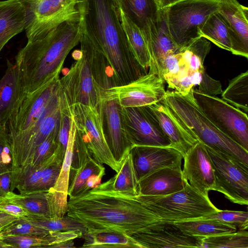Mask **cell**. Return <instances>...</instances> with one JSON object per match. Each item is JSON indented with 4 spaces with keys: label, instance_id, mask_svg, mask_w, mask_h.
<instances>
[{
    "label": "cell",
    "instance_id": "cell-34",
    "mask_svg": "<svg viewBox=\"0 0 248 248\" xmlns=\"http://www.w3.org/2000/svg\"><path fill=\"white\" fill-rule=\"evenodd\" d=\"M174 223L186 234L201 239L237 231L234 225L212 220L199 218Z\"/></svg>",
    "mask_w": 248,
    "mask_h": 248
},
{
    "label": "cell",
    "instance_id": "cell-32",
    "mask_svg": "<svg viewBox=\"0 0 248 248\" xmlns=\"http://www.w3.org/2000/svg\"><path fill=\"white\" fill-rule=\"evenodd\" d=\"M116 174L96 187L130 195H139V181L133 167L130 154L127 155Z\"/></svg>",
    "mask_w": 248,
    "mask_h": 248
},
{
    "label": "cell",
    "instance_id": "cell-50",
    "mask_svg": "<svg viewBox=\"0 0 248 248\" xmlns=\"http://www.w3.org/2000/svg\"><path fill=\"white\" fill-rule=\"evenodd\" d=\"M182 0H158L162 9L166 8Z\"/></svg>",
    "mask_w": 248,
    "mask_h": 248
},
{
    "label": "cell",
    "instance_id": "cell-33",
    "mask_svg": "<svg viewBox=\"0 0 248 248\" xmlns=\"http://www.w3.org/2000/svg\"><path fill=\"white\" fill-rule=\"evenodd\" d=\"M117 10L120 20L136 60L141 66L147 69L152 61L146 42L141 31L120 8H117Z\"/></svg>",
    "mask_w": 248,
    "mask_h": 248
},
{
    "label": "cell",
    "instance_id": "cell-1",
    "mask_svg": "<svg viewBox=\"0 0 248 248\" xmlns=\"http://www.w3.org/2000/svg\"><path fill=\"white\" fill-rule=\"evenodd\" d=\"M78 9L82 32L107 59L116 86L148 73L132 52L114 0H79Z\"/></svg>",
    "mask_w": 248,
    "mask_h": 248
},
{
    "label": "cell",
    "instance_id": "cell-13",
    "mask_svg": "<svg viewBox=\"0 0 248 248\" xmlns=\"http://www.w3.org/2000/svg\"><path fill=\"white\" fill-rule=\"evenodd\" d=\"M59 79H55L27 94L8 122L9 136L26 130L44 115L59 106L57 93Z\"/></svg>",
    "mask_w": 248,
    "mask_h": 248
},
{
    "label": "cell",
    "instance_id": "cell-51",
    "mask_svg": "<svg viewBox=\"0 0 248 248\" xmlns=\"http://www.w3.org/2000/svg\"><path fill=\"white\" fill-rule=\"evenodd\" d=\"M73 58L77 61L79 60L82 58V53L81 50H76L74 51H73L72 54Z\"/></svg>",
    "mask_w": 248,
    "mask_h": 248
},
{
    "label": "cell",
    "instance_id": "cell-18",
    "mask_svg": "<svg viewBox=\"0 0 248 248\" xmlns=\"http://www.w3.org/2000/svg\"><path fill=\"white\" fill-rule=\"evenodd\" d=\"M183 176L196 190L205 196L215 186L213 166L205 146L198 141L183 157Z\"/></svg>",
    "mask_w": 248,
    "mask_h": 248
},
{
    "label": "cell",
    "instance_id": "cell-17",
    "mask_svg": "<svg viewBox=\"0 0 248 248\" xmlns=\"http://www.w3.org/2000/svg\"><path fill=\"white\" fill-rule=\"evenodd\" d=\"M129 153L139 182L166 167H181L182 155L170 146L134 145Z\"/></svg>",
    "mask_w": 248,
    "mask_h": 248
},
{
    "label": "cell",
    "instance_id": "cell-30",
    "mask_svg": "<svg viewBox=\"0 0 248 248\" xmlns=\"http://www.w3.org/2000/svg\"><path fill=\"white\" fill-rule=\"evenodd\" d=\"M80 50L86 55L94 80L102 92L116 86L113 71L103 54L96 50L82 33L80 41Z\"/></svg>",
    "mask_w": 248,
    "mask_h": 248
},
{
    "label": "cell",
    "instance_id": "cell-52",
    "mask_svg": "<svg viewBox=\"0 0 248 248\" xmlns=\"http://www.w3.org/2000/svg\"><path fill=\"white\" fill-rule=\"evenodd\" d=\"M1 229H0V230ZM2 236V235L0 232V248H7V246L6 244L3 241H2V240H1Z\"/></svg>",
    "mask_w": 248,
    "mask_h": 248
},
{
    "label": "cell",
    "instance_id": "cell-41",
    "mask_svg": "<svg viewBox=\"0 0 248 248\" xmlns=\"http://www.w3.org/2000/svg\"><path fill=\"white\" fill-rule=\"evenodd\" d=\"M59 125L38 146L26 164L37 166L47 160L55 154L58 146Z\"/></svg>",
    "mask_w": 248,
    "mask_h": 248
},
{
    "label": "cell",
    "instance_id": "cell-23",
    "mask_svg": "<svg viewBox=\"0 0 248 248\" xmlns=\"http://www.w3.org/2000/svg\"><path fill=\"white\" fill-rule=\"evenodd\" d=\"M147 106L169 140L170 147L178 151L184 157L198 140L181 125L163 100Z\"/></svg>",
    "mask_w": 248,
    "mask_h": 248
},
{
    "label": "cell",
    "instance_id": "cell-27",
    "mask_svg": "<svg viewBox=\"0 0 248 248\" xmlns=\"http://www.w3.org/2000/svg\"><path fill=\"white\" fill-rule=\"evenodd\" d=\"M147 46L152 61L149 72H157L159 74L164 58L168 55L180 51L170 34L164 9L158 28L151 34Z\"/></svg>",
    "mask_w": 248,
    "mask_h": 248
},
{
    "label": "cell",
    "instance_id": "cell-10",
    "mask_svg": "<svg viewBox=\"0 0 248 248\" xmlns=\"http://www.w3.org/2000/svg\"><path fill=\"white\" fill-rule=\"evenodd\" d=\"M192 93L199 108L216 127L248 151V114L216 96L194 88Z\"/></svg>",
    "mask_w": 248,
    "mask_h": 248
},
{
    "label": "cell",
    "instance_id": "cell-39",
    "mask_svg": "<svg viewBox=\"0 0 248 248\" xmlns=\"http://www.w3.org/2000/svg\"><path fill=\"white\" fill-rule=\"evenodd\" d=\"M248 248V230H237L202 239L201 248Z\"/></svg>",
    "mask_w": 248,
    "mask_h": 248
},
{
    "label": "cell",
    "instance_id": "cell-37",
    "mask_svg": "<svg viewBox=\"0 0 248 248\" xmlns=\"http://www.w3.org/2000/svg\"><path fill=\"white\" fill-rule=\"evenodd\" d=\"M200 35L217 46L231 51V43L228 28L217 12L207 19L201 30Z\"/></svg>",
    "mask_w": 248,
    "mask_h": 248
},
{
    "label": "cell",
    "instance_id": "cell-15",
    "mask_svg": "<svg viewBox=\"0 0 248 248\" xmlns=\"http://www.w3.org/2000/svg\"><path fill=\"white\" fill-rule=\"evenodd\" d=\"M61 112L59 106L44 115L30 127L9 136L13 168L26 164L38 146L59 125Z\"/></svg>",
    "mask_w": 248,
    "mask_h": 248
},
{
    "label": "cell",
    "instance_id": "cell-24",
    "mask_svg": "<svg viewBox=\"0 0 248 248\" xmlns=\"http://www.w3.org/2000/svg\"><path fill=\"white\" fill-rule=\"evenodd\" d=\"M186 182L181 167L162 168L139 182V195H169L182 189Z\"/></svg>",
    "mask_w": 248,
    "mask_h": 248
},
{
    "label": "cell",
    "instance_id": "cell-29",
    "mask_svg": "<svg viewBox=\"0 0 248 248\" xmlns=\"http://www.w3.org/2000/svg\"><path fill=\"white\" fill-rule=\"evenodd\" d=\"M82 234L74 231L51 232L45 236L6 235L1 240L8 248H55L61 243L80 238Z\"/></svg>",
    "mask_w": 248,
    "mask_h": 248
},
{
    "label": "cell",
    "instance_id": "cell-35",
    "mask_svg": "<svg viewBox=\"0 0 248 248\" xmlns=\"http://www.w3.org/2000/svg\"><path fill=\"white\" fill-rule=\"evenodd\" d=\"M81 238L84 239L82 247L136 248L138 244L127 235L112 231H87Z\"/></svg>",
    "mask_w": 248,
    "mask_h": 248
},
{
    "label": "cell",
    "instance_id": "cell-19",
    "mask_svg": "<svg viewBox=\"0 0 248 248\" xmlns=\"http://www.w3.org/2000/svg\"><path fill=\"white\" fill-rule=\"evenodd\" d=\"M217 13L228 28L231 43V52L248 59V7L237 0H220Z\"/></svg>",
    "mask_w": 248,
    "mask_h": 248
},
{
    "label": "cell",
    "instance_id": "cell-8",
    "mask_svg": "<svg viewBox=\"0 0 248 248\" xmlns=\"http://www.w3.org/2000/svg\"><path fill=\"white\" fill-rule=\"evenodd\" d=\"M82 53V58L76 61L67 73L58 80L57 94L62 114L67 115L75 104L95 108L101 101L102 92L94 80L86 54Z\"/></svg>",
    "mask_w": 248,
    "mask_h": 248
},
{
    "label": "cell",
    "instance_id": "cell-46",
    "mask_svg": "<svg viewBox=\"0 0 248 248\" xmlns=\"http://www.w3.org/2000/svg\"><path fill=\"white\" fill-rule=\"evenodd\" d=\"M70 125L71 117L61 113L58 133V146L61 149L64 155L67 146Z\"/></svg>",
    "mask_w": 248,
    "mask_h": 248
},
{
    "label": "cell",
    "instance_id": "cell-2",
    "mask_svg": "<svg viewBox=\"0 0 248 248\" xmlns=\"http://www.w3.org/2000/svg\"><path fill=\"white\" fill-rule=\"evenodd\" d=\"M66 214L87 231L117 232L127 235L162 221L145 205L140 195L96 187L69 198Z\"/></svg>",
    "mask_w": 248,
    "mask_h": 248
},
{
    "label": "cell",
    "instance_id": "cell-4",
    "mask_svg": "<svg viewBox=\"0 0 248 248\" xmlns=\"http://www.w3.org/2000/svg\"><path fill=\"white\" fill-rule=\"evenodd\" d=\"M192 88L187 94L166 91L162 100L181 125L204 146L248 167V151L221 132L197 104Z\"/></svg>",
    "mask_w": 248,
    "mask_h": 248
},
{
    "label": "cell",
    "instance_id": "cell-14",
    "mask_svg": "<svg viewBox=\"0 0 248 248\" xmlns=\"http://www.w3.org/2000/svg\"><path fill=\"white\" fill-rule=\"evenodd\" d=\"M124 126L132 146H170L157 120L148 107L122 108Z\"/></svg>",
    "mask_w": 248,
    "mask_h": 248
},
{
    "label": "cell",
    "instance_id": "cell-45",
    "mask_svg": "<svg viewBox=\"0 0 248 248\" xmlns=\"http://www.w3.org/2000/svg\"><path fill=\"white\" fill-rule=\"evenodd\" d=\"M197 85L199 92L210 95L216 96L223 91L220 82L211 78L205 69L201 72Z\"/></svg>",
    "mask_w": 248,
    "mask_h": 248
},
{
    "label": "cell",
    "instance_id": "cell-43",
    "mask_svg": "<svg viewBox=\"0 0 248 248\" xmlns=\"http://www.w3.org/2000/svg\"><path fill=\"white\" fill-rule=\"evenodd\" d=\"M2 236L6 235H34L45 236L49 232L43 228L18 218L0 230Z\"/></svg>",
    "mask_w": 248,
    "mask_h": 248
},
{
    "label": "cell",
    "instance_id": "cell-5",
    "mask_svg": "<svg viewBox=\"0 0 248 248\" xmlns=\"http://www.w3.org/2000/svg\"><path fill=\"white\" fill-rule=\"evenodd\" d=\"M145 205L162 220L178 222L202 218L218 211L205 196L186 180L180 191L166 195H140Z\"/></svg>",
    "mask_w": 248,
    "mask_h": 248
},
{
    "label": "cell",
    "instance_id": "cell-16",
    "mask_svg": "<svg viewBox=\"0 0 248 248\" xmlns=\"http://www.w3.org/2000/svg\"><path fill=\"white\" fill-rule=\"evenodd\" d=\"M127 236L139 248H201L202 242V239L184 233L174 222L164 220Z\"/></svg>",
    "mask_w": 248,
    "mask_h": 248
},
{
    "label": "cell",
    "instance_id": "cell-20",
    "mask_svg": "<svg viewBox=\"0 0 248 248\" xmlns=\"http://www.w3.org/2000/svg\"><path fill=\"white\" fill-rule=\"evenodd\" d=\"M102 102L106 139L115 160L121 167L133 146L125 131L121 107L112 100Z\"/></svg>",
    "mask_w": 248,
    "mask_h": 248
},
{
    "label": "cell",
    "instance_id": "cell-31",
    "mask_svg": "<svg viewBox=\"0 0 248 248\" xmlns=\"http://www.w3.org/2000/svg\"><path fill=\"white\" fill-rule=\"evenodd\" d=\"M55 154L46 161L37 166L25 164L13 168L11 171V191L17 189L20 193L37 191L43 171L54 159Z\"/></svg>",
    "mask_w": 248,
    "mask_h": 248
},
{
    "label": "cell",
    "instance_id": "cell-44",
    "mask_svg": "<svg viewBox=\"0 0 248 248\" xmlns=\"http://www.w3.org/2000/svg\"><path fill=\"white\" fill-rule=\"evenodd\" d=\"M13 167L12 150L6 126L0 124V174L11 171Z\"/></svg>",
    "mask_w": 248,
    "mask_h": 248
},
{
    "label": "cell",
    "instance_id": "cell-12",
    "mask_svg": "<svg viewBox=\"0 0 248 248\" xmlns=\"http://www.w3.org/2000/svg\"><path fill=\"white\" fill-rule=\"evenodd\" d=\"M215 176L213 190L234 203L248 204V167L205 146Z\"/></svg>",
    "mask_w": 248,
    "mask_h": 248
},
{
    "label": "cell",
    "instance_id": "cell-53",
    "mask_svg": "<svg viewBox=\"0 0 248 248\" xmlns=\"http://www.w3.org/2000/svg\"><path fill=\"white\" fill-rule=\"evenodd\" d=\"M5 226H6V225L0 224V229L2 228L3 227H4Z\"/></svg>",
    "mask_w": 248,
    "mask_h": 248
},
{
    "label": "cell",
    "instance_id": "cell-26",
    "mask_svg": "<svg viewBox=\"0 0 248 248\" xmlns=\"http://www.w3.org/2000/svg\"><path fill=\"white\" fill-rule=\"evenodd\" d=\"M27 22L22 0L0 1V52L11 39L25 30Z\"/></svg>",
    "mask_w": 248,
    "mask_h": 248
},
{
    "label": "cell",
    "instance_id": "cell-40",
    "mask_svg": "<svg viewBox=\"0 0 248 248\" xmlns=\"http://www.w3.org/2000/svg\"><path fill=\"white\" fill-rule=\"evenodd\" d=\"M76 132L77 130L75 123L71 118L69 139L62 168L55 185L51 188L55 191L66 194L68 193L69 173L72 161L73 148L76 139Z\"/></svg>",
    "mask_w": 248,
    "mask_h": 248
},
{
    "label": "cell",
    "instance_id": "cell-11",
    "mask_svg": "<svg viewBox=\"0 0 248 248\" xmlns=\"http://www.w3.org/2000/svg\"><path fill=\"white\" fill-rule=\"evenodd\" d=\"M164 82L158 73L148 71L147 74L127 84L105 90L101 100H112L122 108L149 106L163 99L166 93Z\"/></svg>",
    "mask_w": 248,
    "mask_h": 248
},
{
    "label": "cell",
    "instance_id": "cell-9",
    "mask_svg": "<svg viewBox=\"0 0 248 248\" xmlns=\"http://www.w3.org/2000/svg\"><path fill=\"white\" fill-rule=\"evenodd\" d=\"M67 115L73 120L78 134L94 158L117 172L121 167L115 160L106 139L102 100L95 108L75 104Z\"/></svg>",
    "mask_w": 248,
    "mask_h": 248
},
{
    "label": "cell",
    "instance_id": "cell-21",
    "mask_svg": "<svg viewBox=\"0 0 248 248\" xmlns=\"http://www.w3.org/2000/svg\"><path fill=\"white\" fill-rule=\"evenodd\" d=\"M26 95L17 65L7 60L5 73L0 79V124L6 126Z\"/></svg>",
    "mask_w": 248,
    "mask_h": 248
},
{
    "label": "cell",
    "instance_id": "cell-38",
    "mask_svg": "<svg viewBox=\"0 0 248 248\" xmlns=\"http://www.w3.org/2000/svg\"><path fill=\"white\" fill-rule=\"evenodd\" d=\"M22 218L33 225L43 228L49 232L56 231H74L83 234L87 232V229L83 225L67 216L60 218H53L29 215Z\"/></svg>",
    "mask_w": 248,
    "mask_h": 248
},
{
    "label": "cell",
    "instance_id": "cell-49",
    "mask_svg": "<svg viewBox=\"0 0 248 248\" xmlns=\"http://www.w3.org/2000/svg\"><path fill=\"white\" fill-rule=\"evenodd\" d=\"M17 218L0 211V224L7 225Z\"/></svg>",
    "mask_w": 248,
    "mask_h": 248
},
{
    "label": "cell",
    "instance_id": "cell-3",
    "mask_svg": "<svg viewBox=\"0 0 248 248\" xmlns=\"http://www.w3.org/2000/svg\"><path fill=\"white\" fill-rule=\"evenodd\" d=\"M79 21L62 23L43 38L27 44L18 52L16 63L27 94L60 78L64 61L80 42Z\"/></svg>",
    "mask_w": 248,
    "mask_h": 248
},
{
    "label": "cell",
    "instance_id": "cell-48",
    "mask_svg": "<svg viewBox=\"0 0 248 248\" xmlns=\"http://www.w3.org/2000/svg\"><path fill=\"white\" fill-rule=\"evenodd\" d=\"M11 185V171L0 174V197L10 191Z\"/></svg>",
    "mask_w": 248,
    "mask_h": 248
},
{
    "label": "cell",
    "instance_id": "cell-28",
    "mask_svg": "<svg viewBox=\"0 0 248 248\" xmlns=\"http://www.w3.org/2000/svg\"><path fill=\"white\" fill-rule=\"evenodd\" d=\"M2 197L21 206L30 215L46 218L63 217L56 207L49 191L20 194L10 191Z\"/></svg>",
    "mask_w": 248,
    "mask_h": 248
},
{
    "label": "cell",
    "instance_id": "cell-36",
    "mask_svg": "<svg viewBox=\"0 0 248 248\" xmlns=\"http://www.w3.org/2000/svg\"><path fill=\"white\" fill-rule=\"evenodd\" d=\"M221 94L223 100L248 114V71L231 80Z\"/></svg>",
    "mask_w": 248,
    "mask_h": 248
},
{
    "label": "cell",
    "instance_id": "cell-47",
    "mask_svg": "<svg viewBox=\"0 0 248 248\" xmlns=\"http://www.w3.org/2000/svg\"><path fill=\"white\" fill-rule=\"evenodd\" d=\"M0 211L17 218L30 215L25 209L4 197H0Z\"/></svg>",
    "mask_w": 248,
    "mask_h": 248
},
{
    "label": "cell",
    "instance_id": "cell-25",
    "mask_svg": "<svg viewBox=\"0 0 248 248\" xmlns=\"http://www.w3.org/2000/svg\"><path fill=\"white\" fill-rule=\"evenodd\" d=\"M105 174V168L90 153L78 168L70 173L68 196L76 197L96 187Z\"/></svg>",
    "mask_w": 248,
    "mask_h": 248
},
{
    "label": "cell",
    "instance_id": "cell-42",
    "mask_svg": "<svg viewBox=\"0 0 248 248\" xmlns=\"http://www.w3.org/2000/svg\"><path fill=\"white\" fill-rule=\"evenodd\" d=\"M200 219L212 220L235 226L238 230H248V213L240 211L220 210Z\"/></svg>",
    "mask_w": 248,
    "mask_h": 248
},
{
    "label": "cell",
    "instance_id": "cell-7",
    "mask_svg": "<svg viewBox=\"0 0 248 248\" xmlns=\"http://www.w3.org/2000/svg\"><path fill=\"white\" fill-rule=\"evenodd\" d=\"M22 1L27 11L25 30L28 42L43 38L62 23L79 21V0Z\"/></svg>",
    "mask_w": 248,
    "mask_h": 248
},
{
    "label": "cell",
    "instance_id": "cell-6",
    "mask_svg": "<svg viewBox=\"0 0 248 248\" xmlns=\"http://www.w3.org/2000/svg\"><path fill=\"white\" fill-rule=\"evenodd\" d=\"M220 0H182L166 8L169 29L180 51L202 37L207 19L218 11Z\"/></svg>",
    "mask_w": 248,
    "mask_h": 248
},
{
    "label": "cell",
    "instance_id": "cell-22",
    "mask_svg": "<svg viewBox=\"0 0 248 248\" xmlns=\"http://www.w3.org/2000/svg\"><path fill=\"white\" fill-rule=\"evenodd\" d=\"M117 8L140 29L147 45L158 28L162 9L158 0H114Z\"/></svg>",
    "mask_w": 248,
    "mask_h": 248
}]
</instances>
